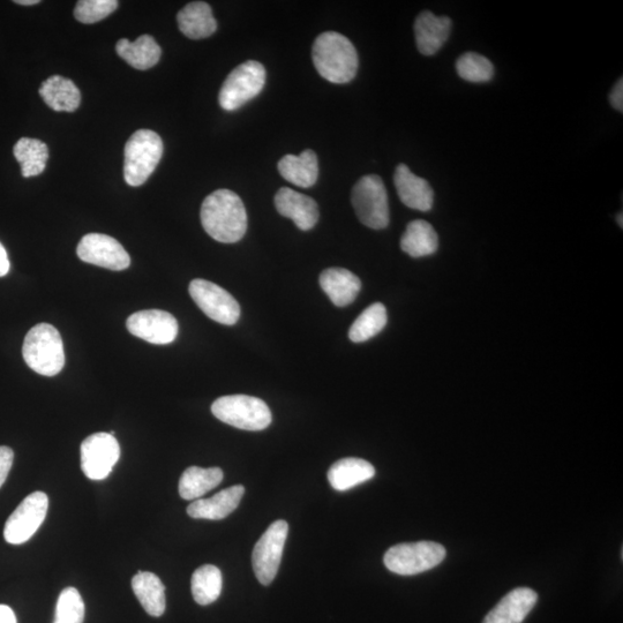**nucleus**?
Returning <instances> with one entry per match:
<instances>
[{
    "label": "nucleus",
    "instance_id": "nucleus-24",
    "mask_svg": "<svg viewBox=\"0 0 623 623\" xmlns=\"http://www.w3.org/2000/svg\"><path fill=\"white\" fill-rule=\"evenodd\" d=\"M116 51L135 70L146 71L160 62L162 49L153 36L142 35L137 41L119 40Z\"/></svg>",
    "mask_w": 623,
    "mask_h": 623
},
{
    "label": "nucleus",
    "instance_id": "nucleus-32",
    "mask_svg": "<svg viewBox=\"0 0 623 623\" xmlns=\"http://www.w3.org/2000/svg\"><path fill=\"white\" fill-rule=\"evenodd\" d=\"M456 71L465 81L472 82V84H484L492 80L494 66L490 59L476 52H467L457 59Z\"/></svg>",
    "mask_w": 623,
    "mask_h": 623
},
{
    "label": "nucleus",
    "instance_id": "nucleus-17",
    "mask_svg": "<svg viewBox=\"0 0 623 623\" xmlns=\"http://www.w3.org/2000/svg\"><path fill=\"white\" fill-rule=\"evenodd\" d=\"M453 22L448 17H438L425 11L415 21L417 48L424 56H433L444 47L452 32Z\"/></svg>",
    "mask_w": 623,
    "mask_h": 623
},
{
    "label": "nucleus",
    "instance_id": "nucleus-16",
    "mask_svg": "<svg viewBox=\"0 0 623 623\" xmlns=\"http://www.w3.org/2000/svg\"><path fill=\"white\" fill-rule=\"evenodd\" d=\"M394 184L403 204L419 212H429L433 207L434 192L426 179L412 172L408 165L400 164L395 170Z\"/></svg>",
    "mask_w": 623,
    "mask_h": 623
},
{
    "label": "nucleus",
    "instance_id": "nucleus-20",
    "mask_svg": "<svg viewBox=\"0 0 623 623\" xmlns=\"http://www.w3.org/2000/svg\"><path fill=\"white\" fill-rule=\"evenodd\" d=\"M320 287L337 307L355 302L362 289V282L348 269L329 268L320 275Z\"/></svg>",
    "mask_w": 623,
    "mask_h": 623
},
{
    "label": "nucleus",
    "instance_id": "nucleus-14",
    "mask_svg": "<svg viewBox=\"0 0 623 623\" xmlns=\"http://www.w3.org/2000/svg\"><path fill=\"white\" fill-rule=\"evenodd\" d=\"M129 332L152 344H170L178 335V322L174 315L160 310L134 313L126 321Z\"/></svg>",
    "mask_w": 623,
    "mask_h": 623
},
{
    "label": "nucleus",
    "instance_id": "nucleus-11",
    "mask_svg": "<svg viewBox=\"0 0 623 623\" xmlns=\"http://www.w3.org/2000/svg\"><path fill=\"white\" fill-rule=\"evenodd\" d=\"M189 290L195 304L208 318L225 326L237 324L240 306L237 300L220 285L198 279L191 282Z\"/></svg>",
    "mask_w": 623,
    "mask_h": 623
},
{
    "label": "nucleus",
    "instance_id": "nucleus-33",
    "mask_svg": "<svg viewBox=\"0 0 623 623\" xmlns=\"http://www.w3.org/2000/svg\"><path fill=\"white\" fill-rule=\"evenodd\" d=\"M85 612L80 592L75 588H66L58 597L54 623H82Z\"/></svg>",
    "mask_w": 623,
    "mask_h": 623
},
{
    "label": "nucleus",
    "instance_id": "nucleus-29",
    "mask_svg": "<svg viewBox=\"0 0 623 623\" xmlns=\"http://www.w3.org/2000/svg\"><path fill=\"white\" fill-rule=\"evenodd\" d=\"M13 153L25 178L39 176L47 167L49 148L41 140L22 138L15 144Z\"/></svg>",
    "mask_w": 623,
    "mask_h": 623
},
{
    "label": "nucleus",
    "instance_id": "nucleus-23",
    "mask_svg": "<svg viewBox=\"0 0 623 623\" xmlns=\"http://www.w3.org/2000/svg\"><path fill=\"white\" fill-rule=\"evenodd\" d=\"M279 171L289 183L309 189L319 177L318 156L310 149L298 156L285 155L279 162Z\"/></svg>",
    "mask_w": 623,
    "mask_h": 623
},
{
    "label": "nucleus",
    "instance_id": "nucleus-26",
    "mask_svg": "<svg viewBox=\"0 0 623 623\" xmlns=\"http://www.w3.org/2000/svg\"><path fill=\"white\" fill-rule=\"evenodd\" d=\"M401 249L411 258H424L439 249V237L429 222L412 221L401 238Z\"/></svg>",
    "mask_w": 623,
    "mask_h": 623
},
{
    "label": "nucleus",
    "instance_id": "nucleus-12",
    "mask_svg": "<svg viewBox=\"0 0 623 623\" xmlns=\"http://www.w3.org/2000/svg\"><path fill=\"white\" fill-rule=\"evenodd\" d=\"M120 457V447L114 434L89 435L81 445V468L87 478L103 480L114 469Z\"/></svg>",
    "mask_w": 623,
    "mask_h": 623
},
{
    "label": "nucleus",
    "instance_id": "nucleus-40",
    "mask_svg": "<svg viewBox=\"0 0 623 623\" xmlns=\"http://www.w3.org/2000/svg\"><path fill=\"white\" fill-rule=\"evenodd\" d=\"M617 221L620 224V228L622 229L623 227V223H622V213H620L617 217Z\"/></svg>",
    "mask_w": 623,
    "mask_h": 623
},
{
    "label": "nucleus",
    "instance_id": "nucleus-30",
    "mask_svg": "<svg viewBox=\"0 0 623 623\" xmlns=\"http://www.w3.org/2000/svg\"><path fill=\"white\" fill-rule=\"evenodd\" d=\"M221 570L213 565H205L195 570L192 581V595L199 605L207 606L216 602L222 592Z\"/></svg>",
    "mask_w": 623,
    "mask_h": 623
},
{
    "label": "nucleus",
    "instance_id": "nucleus-22",
    "mask_svg": "<svg viewBox=\"0 0 623 623\" xmlns=\"http://www.w3.org/2000/svg\"><path fill=\"white\" fill-rule=\"evenodd\" d=\"M375 476V469L370 462L356 457L337 461L328 471L329 484L336 491L344 492L355 486L369 482Z\"/></svg>",
    "mask_w": 623,
    "mask_h": 623
},
{
    "label": "nucleus",
    "instance_id": "nucleus-2",
    "mask_svg": "<svg viewBox=\"0 0 623 623\" xmlns=\"http://www.w3.org/2000/svg\"><path fill=\"white\" fill-rule=\"evenodd\" d=\"M312 58L322 78L333 84H348L358 72L359 59L355 45L336 32L322 33L314 41Z\"/></svg>",
    "mask_w": 623,
    "mask_h": 623
},
{
    "label": "nucleus",
    "instance_id": "nucleus-13",
    "mask_svg": "<svg viewBox=\"0 0 623 623\" xmlns=\"http://www.w3.org/2000/svg\"><path fill=\"white\" fill-rule=\"evenodd\" d=\"M80 260L115 272L131 265V258L115 238L102 234H89L80 240L77 249Z\"/></svg>",
    "mask_w": 623,
    "mask_h": 623
},
{
    "label": "nucleus",
    "instance_id": "nucleus-6",
    "mask_svg": "<svg viewBox=\"0 0 623 623\" xmlns=\"http://www.w3.org/2000/svg\"><path fill=\"white\" fill-rule=\"evenodd\" d=\"M446 549L439 543L418 542L399 544L386 552L384 562L390 572L412 576L427 572L446 558Z\"/></svg>",
    "mask_w": 623,
    "mask_h": 623
},
{
    "label": "nucleus",
    "instance_id": "nucleus-1",
    "mask_svg": "<svg viewBox=\"0 0 623 623\" xmlns=\"http://www.w3.org/2000/svg\"><path fill=\"white\" fill-rule=\"evenodd\" d=\"M200 216L202 227L217 242L234 244L246 234L244 202L230 190H217L208 195L201 206Z\"/></svg>",
    "mask_w": 623,
    "mask_h": 623
},
{
    "label": "nucleus",
    "instance_id": "nucleus-7",
    "mask_svg": "<svg viewBox=\"0 0 623 623\" xmlns=\"http://www.w3.org/2000/svg\"><path fill=\"white\" fill-rule=\"evenodd\" d=\"M351 202L358 220L367 228L382 230L388 227V194L379 176L360 178L352 190Z\"/></svg>",
    "mask_w": 623,
    "mask_h": 623
},
{
    "label": "nucleus",
    "instance_id": "nucleus-39",
    "mask_svg": "<svg viewBox=\"0 0 623 623\" xmlns=\"http://www.w3.org/2000/svg\"><path fill=\"white\" fill-rule=\"evenodd\" d=\"M14 3L18 5L32 6V5L40 4V0H15Z\"/></svg>",
    "mask_w": 623,
    "mask_h": 623
},
{
    "label": "nucleus",
    "instance_id": "nucleus-18",
    "mask_svg": "<svg viewBox=\"0 0 623 623\" xmlns=\"http://www.w3.org/2000/svg\"><path fill=\"white\" fill-rule=\"evenodd\" d=\"M243 485L225 489L210 499H198L187 507V514L192 519L220 521L234 513L244 497Z\"/></svg>",
    "mask_w": 623,
    "mask_h": 623
},
{
    "label": "nucleus",
    "instance_id": "nucleus-9",
    "mask_svg": "<svg viewBox=\"0 0 623 623\" xmlns=\"http://www.w3.org/2000/svg\"><path fill=\"white\" fill-rule=\"evenodd\" d=\"M288 534V523L283 520L276 521L270 525L254 546L252 554L254 574L266 587L275 580L279 572Z\"/></svg>",
    "mask_w": 623,
    "mask_h": 623
},
{
    "label": "nucleus",
    "instance_id": "nucleus-27",
    "mask_svg": "<svg viewBox=\"0 0 623 623\" xmlns=\"http://www.w3.org/2000/svg\"><path fill=\"white\" fill-rule=\"evenodd\" d=\"M132 589L150 617H162L167 603H165V588L159 576L139 572L132 579Z\"/></svg>",
    "mask_w": 623,
    "mask_h": 623
},
{
    "label": "nucleus",
    "instance_id": "nucleus-35",
    "mask_svg": "<svg viewBox=\"0 0 623 623\" xmlns=\"http://www.w3.org/2000/svg\"><path fill=\"white\" fill-rule=\"evenodd\" d=\"M14 460V453L10 447H0V489L6 482L7 476H9L12 469Z\"/></svg>",
    "mask_w": 623,
    "mask_h": 623
},
{
    "label": "nucleus",
    "instance_id": "nucleus-37",
    "mask_svg": "<svg viewBox=\"0 0 623 623\" xmlns=\"http://www.w3.org/2000/svg\"><path fill=\"white\" fill-rule=\"evenodd\" d=\"M11 264L7 252L2 243H0V277L7 275L10 272Z\"/></svg>",
    "mask_w": 623,
    "mask_h": 623
},
{
    "label": "nucleus",
    "instance_id": "nucleus-21",
    "mask_svg": "<svg viewBox=\"0 0 623 623\" xmlns=\"http://www.w3.org/2000/svg\"><path fill=\"white\" fill-rule=\"evenodd\" d=\"M178 27L191 40L212 36L217 29L212 7L205 2L187 4L177 15Z\"/></svg>",
    "mask_w": 623,
    "mask_h": 623
},
{
    "label": "nucleus",
    "instance_id": "nucleus-34",
    "mask_svg": "<svg viewBox=\"0 0 623 623\" xmlns=\"http://www.w3.org/2000/svg\"><path fill=\"white\" fill-rule=\"evenodd\" d=\"M118 5L117 0H80L75 6L74 17L81 24H96L115 12Z\"/></svg>",
    "mask_w": 623,
    "mask_h": 623
},
{
    "label": "nucleus",
    "instance_id": "nucleus-10",
    "mask_svg": "<svg viewBox=\"0 0 623 623\" xmlns=\"http://www.w3.org/2000/svg\"><path fill=\"white\" fill-rule=\"evenodd\" d=\"M49 498L44 492H34L21 502L5 524L4 538L7 543L20 545L28 542L40 529L47 516Z\"/></svg>",
    "mask_w": 623,
    "mask_h": 623
},
{
    "label": "nucleus",
    "instance_id": "nucleus-36",
    "mask_svg": "<svg viewBox=\"0 0 623 623\" xmlns=\"http://www.w3.org/2000/svg\"><path fill=\"white\" fill-rule=\"evenodd\" d=\"M610 102L615 110L623 111V80L622 78L615 84L610 95Z\"/></svg>",
    "mask_w": 623,
    "mask_h": 623
},
{
    "label": "nucleus",
    "instance_id": "nucleus-3",
    "mask_svg": "<svg viewBox=\"0 0 623 623\" xmlns=\"http://www.w3.org/2000/svg\"><path fill=\"white\" fill-rule=\"evenodd\" d=\"M22 356L26 364L44 377H55L65 365L64 344L58 330L49 324H39L29 330Z\"/></svg>",
    "mask_w": 623,
    "mask_h": 623
},
{
    "label": "nucleus",
    "instance_id": "nucleus-8",
    "mask_svg": "<svg viewBox=\"0 0 623 623\" xmlns=\"http://www.w3.org/2000/svg\"><path fill=\"white\" fill-rule=\"evenodd\" d=\"M264 65L255 60H247L236 67L225 79L219 95L221 107L235 111L257 97L266 84Z\"/></svg>",
    "mask_w": 623,
    "mask_h": 623
},
{
    "label": "nucleus",
    "instance_id": "nucleus-38",
    "mask_svg": "<svg viewBox=\"0 0 623 623\" xmlns=\"http://www.w3.org/2000/svg\"><path fill=\"white\" fill-rule=\"evenodd\" d=\"M0 623H17V618L11 607L0 605Z\"/></svg>",
    "mask_w": 623,
    "mask_h": 623
},
{
    "label": "nucleus",
    "instance_id": "nucleus-25",
    "mask_svg": "<svg viewBox=\"0 0 623 623\" xmlns=\"http://www.w3.org/2000/svg\"><path fill=\"white\" fill-rule=\"evenodd\" d=\"M40 95L49 108L55 111L73 112L79 108L81 93L70 79L54 75L45 80Z\"/></svg>",
    "mask_w": 623,
    "mask_h": 623
},
{
    "label": "nucleus",
    "instance_id": "nucleus-31",
    "mask_svg": "<svg viewBox=\"0 0 623 623\" xmlns=\"http://www.w3.org/2000/svg\"><path fill=\"white\" fill-rule=\"evenodd\" d=\"M388 315L384 304L375 303L359 315L351 326L349 339L354 343H363L377 336L387 326Z\"/></svg>",
    "mask_w": 623,
    "mask_h": 623
},
{
    "label": "nucleus",
    "instance_id": "nucleus-4",
    "mask_svg": "<svg viewBox=\"0 0 623 623\" xmlns=\"http://www.w3.org/2000/svg\"><path fill=\"white\" fill-rule=\"evenodd\" d=\"M124 156L125 182L133 187L144 185L162 159L163 141L154 131L139 130L127 141Z\"/></svg>",
    "mask_w": 623,
    "mask_h": 623
},
{
    "label": "nucleus",
    "instance_id": "nucleus-15",
    "mask_svg": "<svg viewBox=\"0 0 623 623\" xmlns=\"http://www.w3.org/2000/svg\"><path fill=\"white\" fill-rule=\"evenodd\" d=\"M275 207L282 216L295 222L297 228L309 231L318 223L320 213L317 202L303 193L282 187L275 195Z\"/></svg>",
    "mask_w": 623,
    "mask_h": 623
},
{
    "label": "nucleus",
    "instance_id": "nucleus-5",
    "mask_svg": "<svg viewBox=\"0 0 623 623\" xmlns=\"http://www.w3.org/2000/svg\"><path fill=\"white\" fill-rule=\"evenodd\" d=\"M213 415L221 422L245 431H262L272 423V412L258 397L230 395L217 399Z\"/></svg>",
    "mask_w": 623,
    "mask_h": 623
},
{
    "label": "nucleus",
    "instance_id": "nucleus-28",
    "mask_svg": "<svg viewBox=\"0 0 623 623\" xmlns=\"http://www.w3.org/2000/svg\"><path fill=\"white\" fill-rule=\"evenodd\" d=\"M220 468L190 467L179 480V494L184 500H198L219 486L223 480Z\"/></svg>",
    "mask_w": 623,
    "mask_h": 623
},
{
    "label": "nucleus",
    "instance_id": "nucleus-19",
    "mask_svg": "<svg viewBox=\"0 0 623 623\" xmlns=\"http://www.w3.org/2000/svg\"><path fill=\"white\" fill-rule=\"evenodd\" d=\"M538 595L529 588H517L502 598L483 623H522L537 604Z\"/></svg>",
    "mask_w": 623,
    "mask_h": 623
}]
</instances>
